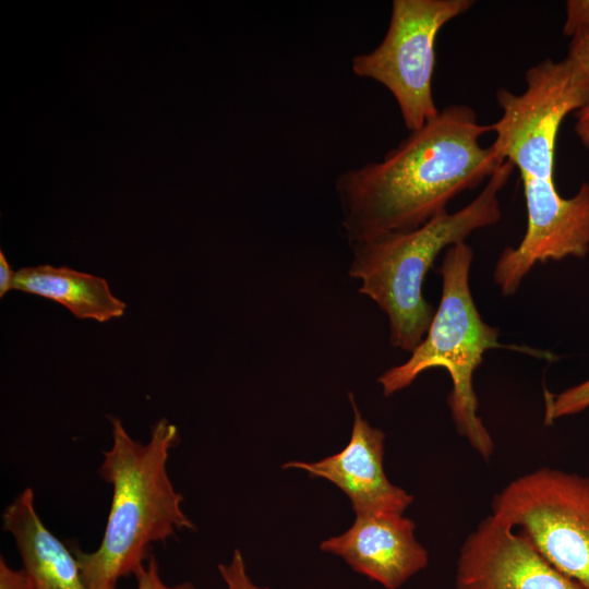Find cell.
Segmentation results:
<instances>
[{"label":"cell","mask_w":589,"mask_h":589,"mask_svg":"<svg viewBox=\"0 0 589 589\" xmlns=\"http://www.w3.org/2000/svg\"><path fill=\"white\" fill-rule=\"evenodd\" d=\"M491 132L472 108L449 105L411 131L380 161L344 171L335 189L349 244L424 225L458 194L477 188L505 161L480 137Z\"/></svg>","instance_id":"cell-1"},{"label":"cell","mask_w":589,"mask_h":589,"mask_svg":"<svg viewBox=\"0 0 589 589\" xmlns=\"http://www.w3.org/2000/svg\"><path fill=\"white\" fill-rule=\"evenodd\" d=\"M521 94L496 91L502 109L490 124L492 146L520 175L527 209V229L518 244L532 261H557L589 243V182L572 197L554 183L555 146L563 120L589 96L585 74L570 59H545L528 69Z\"/></svg>","instance_id":"cell-2"},{"label":"cell","mask_w":589,"mask_h":589,"mask_svg":"<svg viewBox=\"0 0 589 589\" xmlns=\"http://www.w3.org/2000/svg\"><path fill=\"white\" fill-rule=\"evenodd\" d=\"M111 447L103 452L100 477L112 486L111 505L99 546L73 549L88 589H116L147 562L151 546L177 530H195L182 508L183 496L167 471L178 428L166 418L151 429L148 442L134 440L118 418H110Z\"/></svg>","instance_id":"cell-3"},{"label":"cell","mask_w":589,"mask_h":589,"mask_svg":"<svg viewBox=\"0 0 589 589\" xmlns=\"http://www.w3.org/2000/svg\"><path fill=\"white\" fill-rule=\"evenodd\" d=\"M513 169L505 160L479 195L457 212L445 211L414 230L384 232L350 244L349 276L360 281L359 292L386 314L393 347L411 353L421 344L435 314L422 294L429 269L443 250L498 223V193Z\"/></svg>","instance_id":"cell-4"},{"label":"cell","mask_w":589,"mask_h":589,"mask_svg":"<svg viewBox=\"0 0 589 589\" xmlns=\"http://www.w3.org/2000/svg\"><path fill=\"white\" fill-rule=\"evenodd\" d=\"M472 259V249L465 241L445 250L440 269L442 296L425 337L406 362L382 373L377 383L384 396H390L424 371L445 369L453 385L447 404L454 425L489 460L494 442L478 416L473 374L486 350L506 346L498 342V328L485 323L476 306L469 286Z\"/></svg>","instance_id":"cell-5"},{"label":"cell","mask_w":589,"mask_h":589,"mask_svg":"<svg viewBox=\"0 0 589 589\" xmlns=\"http://www.w3.org/2000/svg\"><path fill=\"white\" fill-rule=\"evenodd\" d=\"M492 514L566 576L589 587V477L540 468L503 488Z\"/></svg>","instance_id":"cell-6"},{"label":"cell","mask_w":589,"mask_h":589,"mask_svg":"<svg viewBox=\"0 0 589 589\" xmlns=\"http://www.w3.org/2000/svg\"><path fill=\"white\" fill-rule=\"evenodd\" d=\"M472 0H394L383 40L351 60L353 73L385 86L411 132L436 116L432 79L440 29L466 13Z\"/></svg>","instance_id":"cell-7"},{"label":"cell","mask_w":589,"mask_h":589,"mask_svg":"<svg viewBox=\"0 0 589 589\" xmlns=\"http://www.w3.org/2000/svg\"><path fill=\"white\" fill-rule=\"evenodd\" d=\"M453 589H589L549 563L492 513L462 542Z\"/></svg>","instance_id":"cell-8"},{"label":"cell","mask_w":589,"mask_h":589,"mask_svg":"<svg viewBox=\"0 0 589 589\" xmlns=\"http://www.w3.org/2000/svg\"><path fill=\"white\" fill-rule=\"evenodd\" d=\"M414 530L416 524L404 513L357 514L346 531L323 540L320 549L385 589H399L429 564Z\"/></svg>","instance_id":"cell-9"},{"label":"cell","mask_w":589,"mask_h":589,"mask_svg":"<svg viewBox=\"0 0 589 589\" xmlns=\"http://www.w3.org/2000/svg\"><path fill=\"white\" fill-rule=\"evenodd\" d=\"M353 423L348 444L338 453L316 461H287L284 469H299L311 477L325 479L350 500L354 514L373 512L404 513L413 496L393 484L384 470L382 430L372 426L361 414L352 393L348 394Z\"/></svg>","instance_id":"cell-10"},{"label":"cell","mask_w":589,"mask_h":589,"mask_svg":"<svg viewBox=\"0 0 589 589\" xmlns=\"http://www.w3.org/2000/svg\"><path fill=\"white\" fill-rule=\"evenodd\" d=\"M3 529L13 537L31 589H88L73 550L41 521L32 488L4 508Z\"/></svg>","instance_id":"cell-11"},{"label":"cell","mask_w":589,"mask_h":589,"mask_svg":"<svg viewBox=\"0 0 589 589\" xmlns=\"http://www.w3.org/2000/svg\"><path fill=\"white\" fill-rule=\"evenodd\" d=\"M14 289L53 300L77 318L100 323L122 316L127 308L105 278L68 266L22 267L16 271Z\"/></svg>","instance_id":"cell-12"},{"label":"cell","mask_w":589,"mask_h":589,"mask_svg":"<svg viewBox=\"0 0 589 589\" xmlns=\"http://www.w3.org/2000/svg\"><path fill=\"white\" fill-rule=\"evenodd\" d=\"M589 408V378L561 393L544 392V424Z\"/></svg>","instance_id":"cell-13"},{"label":"cell","mask_w":589,"mask_h":589,"mask_svg":"<svg viewBox=\"0 0 589 589\" xmlns=\"http://www.w3.org/2000/svg\"><path fill=\"white\" fill-rule=\"evenodd\" d=\"M567 56L580 67L589 87V32L572 38ZM575 132L580 143L589 148V96L586 104L576 111Z\"/></svg>","instance_id":"cell-14"},{"label":"cell","mask_w":589,"mask_h":589,"mask_svg":"<svg viewBox=\"0 0 589 589\" xmlns=\"http://www.w3.org/2000/svg\"><path fill=\"white\" fill-rule=\"evenodd\" d=\"M221 579L226 589H269L256 585L250 577L244 557L240 550H235L228 563L218 565Z\"/></svg>","instance_id":"cell-15"},{"label":"cell","mask_w":589,"mask_h":589,"mask_svg":"<svg viewBox=\"0 0 589 589\" xmlns=\"http://www.w3.org/2000/svg\"><path fill=\"white\" fill-rule=\"evenodd\" d=\"M134 576L137 584L136 589H197L190 581L173 586L167 585L160 576L158 562L153 554Z\"/></svg>","instance_id":"cell-16"},{"label":"cell","mask_w":589,"mask_h":589,"mask_svg":"<svg viewBox=\"0 0 589 589\" xmlns=\"http://www.w3.org/2000/svg\"><path fill=\"white\" fill-rule=\"evenodd\" d=\"M563 34L569 37L589 32V0L566 1Z\"/></svg>","instance_id":"cell-17"},{"label":"cell","mask_w":589,"mask_h":589,"mask_svg":"<svg viewBox=\"0 0 589 589\" xmlns=\"http://www.w3.org/2000/svg\"><path fill=\"white\" fill-rule=\"evenodd\" d=\"M0 589H31L24 569L10 567L3 556L0 557Z\"/></svg>","instance_id":"cell-18"},{"label":"cell","mask_w":589,"mask_h":589,"mask_svg":"<svg viewBox=\"0 0 589 589\" xmlns=\"http://www.w3.org/2000/svg\"><path fill=\"white\" fill-rule=\"evenodd\" d=\"M15 274L9 265L3 252H0V297L14 289Z\"/></svg>","instance_id":"cell-19"}]
</instances>
